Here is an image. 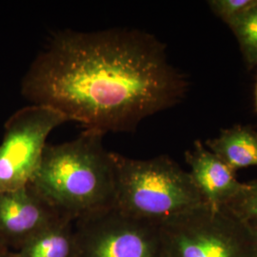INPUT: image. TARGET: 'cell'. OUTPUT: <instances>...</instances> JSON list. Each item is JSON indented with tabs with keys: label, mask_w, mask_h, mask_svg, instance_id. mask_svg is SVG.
Segmentation results:
<instances>
[{
	"label": "cell",
	"mask_w": 257,
	"mask_h": 257,
	"mask_svg": "<svg viewBox=\"0 0 257 257\" xmlns=\"http://www.w3.org/2000/svg\"><path fill=\"white\" fill-rule=\"evenodd\" d=\"M190 87L164 42L113 28L54 34L28 69L21 93L105 135L135 132L145 118L180 104Z\"/></svg>",
	"instance_id": "1"
},
{
	"label": "cell",
	"mask_w": 257,
	"mask_h": 257,
	"mask_svg": "<svg viewBox=\"0 0 257 257\" xmlns=\"http://www.w3.org/2000/svg\"><path fill=\"white\" fill-rule=\"evenodd\" d=\"M101 132L47 144L31 184L62 216L76 221L114 206L115 168Z\"/></svg>",
	"instance_id": "2"
},
{
	"label": "cell",
	"mask_w": 257,
	"mask_h": 257,
	"mask_svg": "<svg viewBox=\"0 0 257 257\" xmlns=\"http://www.w3.org/2000/svg\"><path fill=\"white\" fill-rule=\"evenodd\" d=\"M120 211L161 225L204 204L189 172L168 156L139 160L112 153Z\"/></svg>",
	"instance_id": "3"
},
{
	"label": "cell",
	"mask_w": 257,
	"mask_h": 257,
	"mask_svg": "<svg viewBox=\"0 0 257 257\" xmlns=\"http://www.w3.org/2000/svg\"><path fill=\"white\" fill-rule=\"evenodd\" d=\"M160 257H255L246 223L207 204L159 225Z\"/></svg>",
	"instance_id": "4"
},
{
	"label": "cell",
	"mask_w": 257,
	"mask_h": 257,
	"mask_svg": "<svg viewBox=\"0 0 257 257\" xmlns=\"http://www.w3.org/2000/svg\"><path fill=\"white\" fill-rule=\"evenodd\" d=\"M67 121L60 111L38 104L19 109L7 120L0 144V192L17 190L31 182L49 135Z\"/></svg>",
	"instance_id": "5"
},
{
	"label": "cell",
	"mask_w": 257,
	"mask_h": 257,
	"mask_svg": "<svg viewBox=\"0 0 257 257\" xmlns=\"http://www.w3.org/2000/svg\"><path fill=\"white\" fill-rule=\"evenodd\" d=\"M74 222L77 257H160L159 226L115 206Z\"/></svg>",
	"instance_id": "6"
},
{
	"label": "cell",
	"mask_w": 257,
	"mask_h": 257,
	"mask_svg": "<svg viewBox=\"0 0 257 257\" xmlns=\"http://www.w3.org/2000/svg\"><path fill=\"white\" fill-rule=\"evenodd\" d=\"M62 217L65 216L31 184L0 192V244L8 249H19L29 239Z\"/></svg>",
	"instance_id": "7"
},
{
	"label": "cell",
	"mask_w": 257,
	"mask_h": 257,
	"mask_svg": "<svg viewBox=\"0 0 257 257\" xmlns=\"http://www.w3.org/2000/svg\"><path fill=\"white\" fill-rule=\"evenodd\" d=\"M185 161L190 167L189 174L205 204L224 208L238 194L244 183L236 177V172L216 155L195 140L193 148L185 152Z\"/></svg>",
	"instance_id": "8"
},
{
	"label": "cell",
	"mask_w": 257,
	"mask_h": 257,
	"mask_svg": "<svg viewBox=\"0 0 257 257\" xmlns=\"http://www.w3.org/2000/svg\"><path fill=\"white\" fill-rule=\"evenodd\" d=\"M204 145L235 172L257 167V131L250 126L223 128L217 138L207 139Z\"/></svg>",
	"instance_id": "9"
},
{
	"label": "cell",
	"mask_w": 257,
	"mask_h": 257,
	"mask_svg": "<svg viewBox=\"0 0 257 257\" xmlns=\"http://www.w3.org/2000/svg\"><path fill=\"white\" fill-rule=\"evenodd\" d=\"M18 257H77L74 221L62 217L29 239Z\"/></svg>",
	"instance_id": "10"
},
{
	"label": "cell",
	"mask_w": 257,
	"mask_h": 257,
	"mask_svg": "<svg viewBox=\"0 0 257 257\" xmlns=\"http://www.w3.org/2000/svg\"><path fill=\"white\" fill-rule=\"evenodd\" d=\"M229 28L238 42L247 68L251 70L257 67V3L231 22Z\"/></svg>",
	"instance_id": "11"
},
{
	"label": "cell",
	"mask_w": 257,
	"mask_h": 257,
	"mask_svg": "<svg viewBox=\"0 0 257 257\" xmlns=\"http://www.w3.org/2000/svg\"><path fill=\"white\" fill-rule=\"evenodd\" d=\"M243 221H257V178L244 183L242 191L226 207Z\"/></svg>",
	"instance_id": "12"
},
{
	"label": "cell",
	"mask_w": 257,
	"mask_h": 257,
	"mask_svg": "<svg viewBox=\"0 0 257 257\" xmlns=\"http://www.w3.org/2000/svg\"><path fill=\"white\" fill-rule=\"evenodd\" d=\"M211 13L226 25H230L257 3V0H209Z\"/></svg>",
	"instance_id": "13"
},
{
	"label": "cell",
	"mask_w": 257,
	"mask_h": 257,
	"mask_svg": "<svg viewBox=\"0 0 257 257\" xmlns=\"http://www.w3.org/2000/svg\"><path fill=\"white\" fill-rule=\"evenodd\" d=\"M248 227V231L251 236V241L254 249V254L257 257V221H244Z\"/></svg>",
	"instance_id": "14"
},
{
	"label": "cell",
	"mask_w": 257,
	"mask_h": 257,
	"mask_svg": "<svg viewBox=\"0 0 257 257\" xmlns=\"http://www.w3.org/2000/svg\"><path fill=\"white\" fill-rule=\"evenodd\" d=\"M0 257H18V255L16 251H10L9 249H6L0 253Z\"/></svg>",
	"instance_id": "15"
},
{
	"label": "cell",
	"mask_w": 257,
	"mask_h": 257,
	"mask_svg": "<svg viewBox=\"0 0 257 257\" xmlns=\"http://www.w3.org/2000/svg\"><path fill=\"white\" fill-rule=\"evenodd\" d=\"M254 109H255V112L257 114V75L255 85H254Z\"/></svg>",
	"instance_id": "16"
},
{
	"label": "cell",
	"mask_w": 257,
	"mask_h": 257,
	"mask_svg": "<svg viewBox=\"0 0 257 257\" xmlns=\"http://www.w3.org/2000/svg\"><path fill=\"white\" fill-rule=\"evenodd\" d=\"M6 249H8V248H4V247L0 244V253H1V252H3V251H4V250H6Z\"/></svg>",
	"instance_id": "17"
}]
</instances>
